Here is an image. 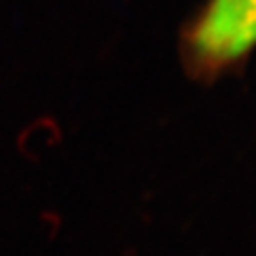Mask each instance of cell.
<instances>
[{"mask_svg": "<svg viewBox=\"0 0 256 256\" xmlns=\"http://www.w3.org/2000/svg\"><path fill=\"white\" fill-rule=\"evenodd\" d=\"M182 48L203 76L236 64L256 48V0H209L184 32Z\"/></svg>", "mask_w": 256, "mask_h": 256, "instance_id": "obj_1", "label": "cell"}]
</instances>
